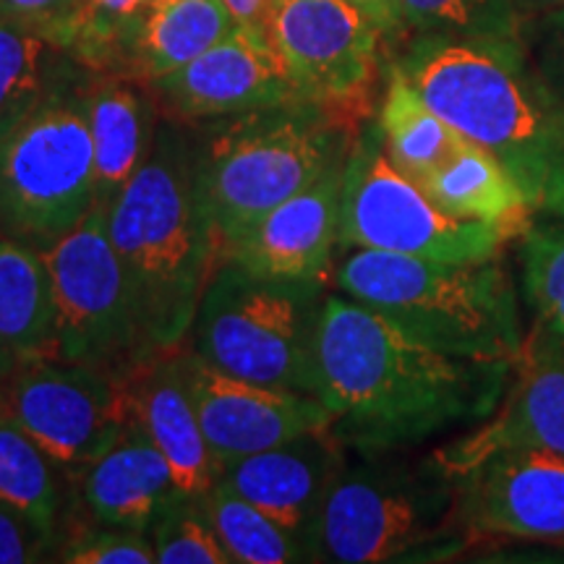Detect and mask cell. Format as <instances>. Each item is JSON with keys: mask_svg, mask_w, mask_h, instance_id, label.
<instances>
[{"mask_svg": "<svg viewBox=\"0 0 564 564\" xmlns=\"http://www.w3.org/2000/svg\"><path fill=\"white\" fill-rule=\"evenodd\" d=\"M514 364L453 356L348 295H327L316 329V398L352 453H403L497 411Z\"/></svg>", "mask_w": 564, "mask_h": 564, "instance_id": "cell-1", "label": "cell"}, {"mask_svg": "<svg viewBox=\"0 0 564 564\" xmlns=\"http://www.w3.org/2000/svg\"><path fill=\"white\" fill-rule=\"evenodd\" d=\"M394 68L436 116L502 162L533 212H564V102L523 37L415 34Z\"/></svg>", "mask_w": 564, "mask_h": 564, "instance_id": "cell-2", "label": "cell"}, {"mask_svg": "<svg viewBox=\"0 0 564 564\" xmlns=\"http://www.w3.org/2000/svg\"><path fill=\"white\" fill-rule=\"evenodd\" d=\"M108 232L129 280L144 350L181 348L220 262L194 139L154 131L147 160L108 204Z\"/></svg>", "mask_w": 564, "mask_h": 564, "instance_id": "cell-3", "label": "cell"}, {"mask_svg": "<svg viewBox=\"0 0 564 564\" xmlns=\"http://www.w3.org/2000/svg\"><path fill=\"white\" fill-rule=\"evenodd\" d=\"M335 282L348 299L453 356L514 364L523 352L528 329L520 291L499 257L440 262L352 249Z\"/></svg>", "mask_w": 564, "mask_h": 564, "instance_id": "cell-4", "label": "cell"}, {"mask_svg": "<svg viewBox=\"0 0 564 564\" xmlns=\"http://www.w3.org/2000/svg\"><path fill=\"white\" fill-rule=\"evenodd\" d=\"M350 123L312 102H288L230 116L196 144V173L220 243L314 186L348 160Z\"/></svg>", "mask_w": 564, "mask_h": 564, "instance_id": "cell-5", "label": "cell"}, {"mask_svg": "<svg viewBox=\"0 0 564 564\" xmlns=\"http://www.w3.org/2000/svg\"><path fill=\"white\" fill-rule=\"evenodd\" d=\"M345 457L324 502L314 562L377 564L453 552L465 535L457 481L440 460L405 463L392 453Z\"/></svg>", "mask_w": 564, "mask_h": 564, "instance_id": "cell-6", "label": "cell"}, {"mask_svg": "<svg viewBox=\"0 0 564 564\" xmlns=\"http://www.w3.org/2000/svg\"><path fill=\"white\" fill-rule=\"evenodd\" d=\"M324 299L322 282L264 278L220 259L186 345L230 377L314 394Z\"/></svg>", "mask_w": 564, "mask_h": 564, "instance_id": "cell-7", "label": "cell"}, {"mask_svg": "<svg viewBox=\"0 0 564 564\" xmlns=\"http://www.w3.org/2000/svg\"><path fill=\"white\" fill-rule=\"evenodd\" d=\"M97 204L84 95L53 89L0 123V232L47 249Z\"/></svg>", "mask_w": 564, "mask_h": 564, "instance_id": "cell-8", "label": "cell"}, {"mask_svg": "<svg viewBox=\"0 0 564 564\" xmlns=\"http://www.w3.org/2000/svg\"><path fill=\"white\" fill-rule=\"evenodd\" d=\"M528 223H476L444 215L415 181L387 158L373 126L352 141L343 171V249H373L440 262H484L523 236Z\"/></svg>", "mask_w": 564, "mask_h": 564, "instance_id": "cell-9", "label": "cell"}, {"mask_svg": "<svg viewBox=\"0 0 564 564\" xmlns=\"http://www.w3.org/2000/svg\"><path fill=\"white\" fill-rule=\"evenodd\" d=\"M53 280L58 358L121 371L144 356L121 257L108 232V204L42 249Z\"/></svg>", "mask_w": 564, "mask_h": 564, "instance_id": "cell-10", "label": "cell"}, {"mask_svg": "<svg viewBox=\"0 0 564 564\" xmlns=\"http://www.w3.org/2000/svg\"><path fill=\"white\" fill-rule=\"evenodd\" d=\"M0 413L68 474L95 463L126 432L116 371L63 358H42L6 373Z\"/></svg>", "mask_w": 564, "mask_h": 564, "instance_id": "cell-11", "label": "cell"}, {"mask_svg": "<svg viewBox=\"0 0 564 564\" xmlns=\"http://www.w3.org/2000/svg\"><path fill=\"white\" fill-rule=\"evenodd\" d=\"M270 37L303 102L348 123L369 108L384 34L348 0H278Z\"/></svg>", "mask_w": 564, "mask_h": 564, "instance_id": "cell-12", "label": "cell"}, {"mask_svg": "<svg viewBox=\"0 0 564 564\" xmlns=\"http://www.w3.org/2000/svg\"><path fill=\"white\" fill-rule=\"evenodd\" d=\"M178 366L220 476L241 457L316 429H329L333 423V415L314 394L274 390L230 377L186 345L178 350Z\"/></svg>", "mask_w": 564, "mask_h": 564, "instance_id": "cell-13", "label": "cell"}, {"mask_svg": "<svg viewBox=\"0 0 564 564\" xmlns=\"http://www.w3.org/2000/svg\"><path fill=\"white\" fill-rule=\"evenodd\" d=\"M505 449L564 455V343L533 327L497 411L434 457L449 476L460 478Z\"/></svg>", "mask_w": 564, "mask_h": 564, "instance_id": "cell-14", "label": "cell"}, {"mask_svg": "<svg viewBox=\"0 0 564 564\" xmlns=\"http://www.w3.org/2000/svg\"><path fill=\"white\" fill-rule=\"evenodd\" d=\"M455 481L468 533L564 544V455L505 449Z\"/></svg>", "mask_w": 564, "mask_h": 564, "instance_id": "cell-15", "label": "cell"}, {"mask_svg": "<svg viewBox=\"0 0 564 564\" xmlns=\"http://www.w3.org/2000/svg\"><path fill=\"white\" fill-rule=\"evenodd\" d=\"M152 84L162 102L186 121H215L303 102L272 40L257 37L241 26L199 58Z\"/></svg>", "mask_w": 564, "mask_h": 564, "instance_id": "cell-16", "label": "cell"}, {"mask_svg": "<svg viewBox=\"0 0 564 564\" xmlns=\"http://www.w3.org/2000/svg\"><path fill=\"white\" fill-rule=\"evenodd\" d=\"M345 162L220 243V259L278 280L327 282L340 232Z\"/></svg>", "mask_w": 564, "mask_h": 564, "instance_id": "cell-17", "label": "cell"}, {"mask_svg": "<svg viewBox=\"0 0 564 564\" xmlns=\"http://www.w3.org/2000/svg\"><path fill=\"white\" fill-rule=\"evenodd\" d=\"M345 453L348 449L329 429H316L230 463L217 481L278 520L308 549L314 562L319 518L348 457Z\"/></svg>", "mask_w": 564, "mask_h": 564, "instance_id": "cell-18", "label": "cell"}, {"mask_svg": "<svg viewBox=\"0 0 564 564\" xmlns=\"http://www.w3.org/2000/svg\"><path fill=\"white\" fill-rule=\"evenodd\" d=\"M178 350L144 352L116 371V379L121 390L126 429L144 434L165 455L183 494L204 497L220 474L183 384Z\"/></svg>", "mask_w": 564, "mask_h": 564, "instance_id": "cell-19", "label": "cell"}, {"mask_svg": "<svg viewBox=\"0 0 564 564\" xmlns=\"http://www.w3.org/2000/svg\"><path fill=\"white\" fill-rule=\"evenodd\" d=\"M238 30L223 0H144L118 21L105 61H123L133 76L158 82L199 58Z\"/></svg>", "mask_w": 564, "mask_h": 564, "instance_id": "cell-20", "label": "cell"}, {"mask_svg": "<svg viewBox=\"0 0 564 564\" xmlns=\"http://www.w3.org/2000/svg\"><path fill=\"white\" fill-rule=\"evenodd\" d=\"M178 494L165 455L133 429L82 470L84 505L105 525L147 533Z\"/></svg>", "mask_w": 564, "mask_h": 564, "instance_id": "cell-21", "label": "cell"}, {"mask_svg": "<svg viewBox=\"0 0 564 564\" xmlns=\"http://www.w3.org/2000/svg\"><path fill=\"white\" fill-rule=\"evenodd\" d=\"M42 358H58L51 270L40 249L0 232V379Z\"/></svg>", "mask_w": 564, "mask_h": 564, "instance_id": "cell-22", "label": "cell"}, {"mask_svg": "<svg viewBox=\"0 0 564 564\" xmlns=\"http://www.w3.org/2000/svg\"><path fill=\"white\" fill-rule=\"evenodd\" d=\"M421 192L444 215L476 223H525L533 207L512 173L474 141L419 181Z\"/></svg>", "mask_w": 564, "mask_h": 564, "instance_id": "cell-23", "label": "cell"}, {"mask_svg": "<svg viewBox=\"0 0 564 564\" xmlns=\"http://www.w3.org/2000/svg\"><path fill=\"white\" fill-rule=\"evenodd\" d=\"M84 105L95 144L97 202L110 204L147 160L154 131L144 102L126 82L95 84L84 95Z\"/></svg>", "mask_w": 564, "mask_h": 564, "instance_id": "cell-24", "label": "cell"}, {"mask_svg": "<svg viewBox=\"0 0 564 564\" xmlns=\"http://www.w3.org/2000/svg\"><path fill=\"white\" fill-rule=\"evenodd\" d=\"M377 126L387 158L415 183L444 165L468 141L429 108L413 84L394 66Z\"/></svg>", "mask_w": 564, "mask_h": 564, "instance_id": "cell-25", "label": "cell"}, {"mask_svg": "<svg viewBox=\"0 0 564 564\" xmlns=\"http://www.w3.org/2000/svg\"><path fill=\"white\" fill-rule=\"evenodd\" d=\"M61 468L30 434L0 413V502L30 518L42 533L58 535L66 486Z\"/></svg>", "mask_w": 564, "mask_h": 564, "instance_id": "cell-26", "label": "cell"}, {"mask_svg": "<svg viewBox=\"0 0 564 564\" xmlns=\"http://www.w3.org/2000/svg\"><path fill=\"white\" fill-rule=\"evenodd\" d=\"M520 270L531 327L564 343V212H533L520 236Z\"/></svg>", "mask_w": 564, "mask_h": 564, "instance_id": "cell-27", "label": "cell"}, {"mask_svg": "<svg viewBox=\"0 0 564 564\" xmlns=\"http://www.w3.org/2000/svg\"><path fill=\"white\" fill-rule=\"evenodd\" d=\"M209 520L217 539L238 564H291L312 562L308 549L278 520L236 494L230 486L217 481L204 494Z\"/></svg>", "mask_w": 564, "mask_h": 564, "instance_id": "cell-28", "label": "cell"}, {"mask_svg": "<svg viewBox=\"0 0 564 564\" xmlns=\"http://www.w3.org/2000/svg\"><path fill=\"white\" fill-rule=\"evenodd\" d=\"M58 53L45 34L0 17V123L51 95Z\"/></svg>", "mask_w": 564, "mask_h": 564, "instance_id": "cell-29", "label": "cell"}, {"mask_svg": "<svg viewBox=\"0 0 564 564\" xmlns=\"http://www.w3.org/2000/svg\"><path fill=\"white\" fill-rule=\"evenodd\" d=\"M405 30L455 37H520L523 17L514 0H400Z\"/></svg>", "mask_w": 564, "mask_h": 564, "instance_id": "cell-30", "label": "cell"}, {"mask_svg": "<svg viewBox=\"0 0 564 564\" xmlns=\"http://www.w3.org/2000/svg\"><path fill=\"white\" fill-rule=\"evenodd\" d=\"M147 535L158 564H232L228 549L217 539L204 497L178 494Z\"/></svg>", "mask_w": 564, "mask_h": 564, "instance_id": "cell-31", "label": "cell"}, {"mask_svg": "<svg viewBox=\"0 0 564 564\" xmlns=\"http://www.w3.org/2000/svg\"><path fill=\"white\" fill-rule=\"evenodd\" d=\"M55 560L70 564H158L150 535L105 523L70 533L55 552Z\"/></svg>", "mask_w": 564, "mask_h": 564, "instance_id": "cell-32", "label": "cell"}, {"mask_svg": "<svg viewBox=\"0 0 564 564\" xmlns=\"http://www.w3.org/2000/svg\"><path fill=\"white\" fill-rule=\"evenodd\" d=\"M95 0H0V17L45 34L63 51H74L87 30Z\"/></svg>", "mask_w": 564, "mask_h": 564, "instance_id": "cell-33", "label": "cell"}, {"mask_svg": "<svg viewBox=\"0 0 564 564\" xmlns=\"http://www.w3.org/2000/svg\"><path fill=\"white\" fill-rule=\"evenodd\" d=\"M520 37L539 74L564 102V9L528 17Z\"/></svg>", "mask_w": 564, "mask_h": 564, "instance_id": "cell-34", "label": "cell"}, {"mask_svg": "<svg viewBox=\"0 0 564 564\" xmlns=\"http://www.w3.org/2000/svg\"><path fill=\"white\" fill-rule=\"evenodd\" d=\"M47 552H58L51 535L42 533L19 510L0 502V564L42 562Z\"/></svg>", "mask_w": 564, "mask_h": 564, "instance_id": "cell-35", "label": "cell"}, {"mask_svg": "<svg viewBox=\"0 0 564 564\" xmlns=\"http://www.w3.org/2000/svg\"><path fill=\"white\" fill-rule=\"evenodd\" d=\"M223 3L241 30L257 34V37L272 40L270 26L278 0H223Z\"/></svg>", "mask_w": 564, "mask_h": 564, "instance_id": "cell-36", "label": "cell"}, {"mask_svg": "<svg viewBox=\"0 0 564 564\" xmlns=\"http://www.w3.org/2000/svg\"><path fill=\"white\" fill-rule=\"evenodd\" d=\"M348 3L356 6L358 11H364L382 30V34H398L405 30L400 0H348Z\"/></svg>", "mask_w": 564, "mask_h": 564, "instance_id": "cell-37", "label": "cell"}, {"mask_svg": "<svg viewBox=\"0 0 564 564\" xmlns=\"http://www.w3.org/2000/svg\"><path fill=\"white\" fill-rule=\"evenodd\" d=\"M518 6L520 17H539V13H549V11H562L564 0H514Z\"/></svg>", "mask_w": 564, "mask_h": 564, "instance_id": "cell-38", "label": "cell"}]
</instances>
